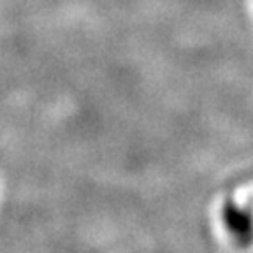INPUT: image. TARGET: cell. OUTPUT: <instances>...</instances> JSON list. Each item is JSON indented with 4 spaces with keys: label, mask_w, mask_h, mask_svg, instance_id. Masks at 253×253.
<instances>
[{
    "label": "cell",
    "mask_w": 253,
    "mask_h": 253,
    "mask_svg": "<svg viewBox=\"0 0 253 253\" xmlns=\"http://www.w3.org/2000/svg\"><path fill=\"white\" fill-rule=\"evenodd\" d=\"M221 221L237 246L248 248L253 243V213L250 210L229 199L221 206Z\"/></svg>",
    "instance_id": "1"
}]
</instances>
